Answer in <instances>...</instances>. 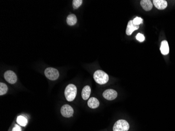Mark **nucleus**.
Instances as JSON below:
<instances>
[{
  "label": "nucleus",
  "mask_w": 175,
  "mask_h": 131,
  "mask_svg": "<svg viewBox=\"0 0 175 131\" xmlns=\"http://www.w3.org/2000/svg\"><path fill=\"white\" fill-rule=\"evenodd\" d=\"M61 113L65 118H70L73 116V109L69 105H64L61 108Z\"/></svg>",
  "instance_id": "6"
},
{
  "label": "nucleus",
  "mask_w": 175,
  "mask_h": 131,
  "mask_svg": "<svg viewBox=\"0 0 175 131\" xmlns=\"http://www.w3.org/2000/svg\"><path fill=\"white\" fill-rule=\"evenodd\" d=\"M91 93V88L89 86H86L83 88L81 96L83 99L86 100L89 98Z\"/></svg>",
  "instance_id": "13"
},
{
  "label": "nucleus",
  "mask_w": 175,
  "mask_h": 131,
  "mask_svg": "<svg viewBox=\"0 0 175 131\" xmlns=\"http://www.w3.org/2000/svg\"><path fill=\"white\" fill-rule=\"evenodd\" d=\"M4 77L7 82L11 84H14L17 81V76L13 71L8 70L4 74Z\"/></svg>",
  "instance_id": "5"
},
{
  "label": "nucleus",
  "mask_w": 175,
  "mask_h": 131,
  "mask_svg": "<svg viewBox=\"0 0 175 131\" xmlns=\"http://www.w3.org/2000/svg\"><path fill=\"white\" fill-rule=\"evenodd\" d=\"M136 38L137 40H138L140 42H143L145 40V37L141 33H138L136 36Z\"/></svg>",
  "instance_id": "19"
},
{
  "label": "nucleus",
  "mask_w": 175,
  "mask_h": 131,
  "mask_svg": "<svg viewBox=\"0 0 175 131\" xmlns=\"http://www.w3.org/2000/svg\"><path fill=\"white\" fill-rule=\"evenodd\" d=\"M160 50L161 51V53L164 55H167L168 54L169 52V47L168 43L167 40L162 41Z\"/></svg>",
  "instance_id": "11"
},
{
  "label": "nucleus",
  "mask_w": 175,
  "mask_h": 131,
  "mask_svg": "<svg viewBox=\"0 0 175 131\" xmlns=\"http://www.w3.org/2000/svg\"><path fill=\"white\" fill-rule=\"evenodd\" d=\"M103 96L106 100L111 101L114 100L115 98H116L118 96V93L113 89H108L104 91L103 93Z\"/></svg>",
  "instance_id": "7"
},
{
  "label": "nucleus",
  "mask_w": 175,
  "mask_h": 131,
  "mask_svg": "<svg viewBox=\"0 0 175 131\" xmlns=\"http://www.w3.org/2000/svg\"><path fill=\"white\" fill-rule=\"evenodd\" d=\"M8 91V88L6 84L4 83L1 82L0 83V95L2 96L7 93Z\"/></svg>",
  "instance_id": "16"
},
{
  "label": "nucleus",
  "mask_w": 175,
  "mask_h": 131,
  "mask_svg": "<svg viewBox=\"0 0 175 131\" xmlns=\"http://www.w3.org/2000/svg\"><path fill=\"white\" fill-rule=\"evenodd\" d=\"M77 22V18L75 14H71L67 16V23L70 26H73Z\"/></svg>",
  "instance_id": "14"
},
{
  "label": "nucleus",
  "mask_w": 175,
  "mask_h": 131,
  "mask_svg": "<svg viewBox=\"0 0 175 131\" xmlns=\"http://www.w3.org/2000/svg\"><path fill=\"white\" fill-rule=\"evenodd\" d=\"M17 123L19 125H20L22 127H25L27 124V120L26 118L22 116H18L16 120Z\"/></svg>",
  "instance_id": "15"
},
{
  "label": "nucleus",
  "mask_w": 175,
  "mask_h": 131,
  "mask_svg": "<svg viewBox=\"0 0 175 131\" xmlns=\"http://www.w3.org/2000/svg\"><path fill=\"white\" fill-rule=\"evenodd\" d=\"M82 0H73L72 2V6L73 9H77L81 6L82 3Z\"/></svg>",
  "instance_id": "17"
},
{
  "label": "nucleus",
  "mask_w": 175,
  "mask_h": 131,
  "mask_svg": "<svg viewBox=\"0 0 175 131\" xmlns=\"http://www.w3.org/2000/svg\"><path fill=\"white\" fill-rule=\"evenodd\" d=\"M12 131H21V128L19 125L16 124L14 127Z\"/></svg>",
  "instance_id": "20"
},
{
  "label": "nucleus",
  "mask_w": 175,
  "mask_h": 131,
  "mask_svg": "<svg viewBox=\"0 0 175 131\" xmlns=\"http://www.w3.org/2000/svg\"><path fill=\"white\" fill-rule=\"evenodd\" d=\"M141 5L146 11H149L153 8V3L150 0H142L141 1Z\"/></svg>",
  "instance_id": "10"
},
{
  "label": "nucleus",
  "mask_w": 175,
  "mask_h": 131,
  "mask_svg": "<svg viewBox=\"0 0 175 131\" xmlns=\"http://www.w3.org/2000/svg\"><path fill=\"white\" fill-rule=\"evenodd\" d=\"M143 22V19L142 18L136 17L133 20V23L135 25H139Z\"/></svg>",
  "instance_id": "18"
},
{
  "label": "nucleus",
  "mask_w": 175,
  "mask_h": 131,
  "mask_svg": "<svg viewBox=\"0 0 175 131\" xmlns=\"http://www.w3.org/2000/svg\"><path fill=\"white\" fill-rule=\"evenodd\" d=\"M153 3L157 9L160 10L166 9L168 5L165 0H154Z\"/></svg>",
  "instance_id": "8"
},
{
  "label": "nucleus",
  "mask_w": 175,
  "mask_h": 131,
  "mask_svg": "<svg viewBox=\"0 0 175 131\" xmlns=\"http://www.w3.org/2000/svg\"><path fill=\"white\" fill-rule=\"evenodd\" d=\"M139 29V25H135L133 24V20H130L127 26L126 34L127 35H131L133 31Z\"/></svg>",
  "instance_id": "9"
},
{
  "label": "nucleus",
  "mask_w": 175,
  "mask_h": 131,
  "mask_svg": "<svg viewBox=\"0 0 175 131\" xmlns=\"http://www.w3.org/2000/svg\"><path fill=\"white\" fill-rule=\"evenodd\" d=\"M130 129L129 123L125 120H119L115 122L113 127V131H128Z\"/></svg>",
  "instance_id": "3"
},
{
  "label": "nucleus",
  "mask_w": 175,
  "mask_h": 131,
  "mask_svg": "<svg viewBox=\"0 0 175 131\" xmlns=\"http://www.w3.org/2000/svg\"><path fill=\"white\" fill-rule=\"evenodd\" d=\"M45 75L48 79L53 81L57 80L59 76V73L58 70L51 67L45 69Z\"/></svg>",
  "instance_id": "4"
},
{
  "label": "nucleus",
  "mask_w": 175,
  "mask_h": 131,
  "mask_svg": "<svg viewBox=\"0 0 175 131\" xmlns=\"http://www.w3.org/2000/svg\"><path fill=\"white\" fill-rule=\"evenodd\" d=\"M93 78L95 82L99 85H104L108 82L109 78L107 73L102 70H98L93 75Z\"/></svg>",
  "instance_id": "1"
},
{
  "label": "nucleus",
  "mask_w": 175,
  "mask_h": 131,
  "mask_svg": "<svg viewBox=\"0 0 175 131\" xmlns=\"http://www.w3.org/2000/svg\"><path fill=\"white\" fill-rule=\"evenodd\" d=\"M88 105L91 109H95L99 106L100 102L97 98L92 97L89 99L88 101Z\"/></svg>",
  "instance_id": "12"
},
{
  "label": "nucleus",
  "mask_w": 175,
  "mask_h": 131,
  "mask_svg": "<svg viewBox=\"0 0 175 131\" xmlns=\"http://www.w3.org/2000/svg\"><path fill=\"white\" fill-rule=\"evenodd\" d=\"M77 89L75 85L70 84L67 86L64 90V96L67 100L69 102L72 101L75 99Z\"/></svg>",
  "instance_id": "2"
}]
</instances>
